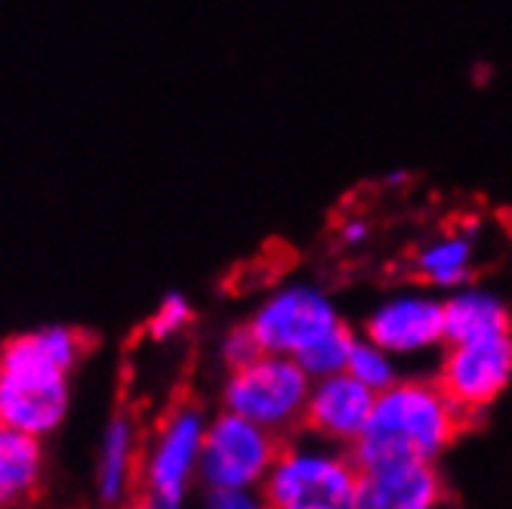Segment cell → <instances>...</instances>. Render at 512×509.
Returning <instances> with one entry per match:
<instances>
[{"mask_svg":"<svg viewBox=\"0 0 512 509\" xmlns=\"http://www.w3.org/2000/svg\"><path fill=\"white\" fill-rule=\"evenodd\" d=\"M90 337L71 324H38L0 340V426L47 442L75 405V374Z\"/></svg>","mask_w":512,"mask_h":509,"instance_id":"6da1fadb","label":"cell"},{"mask_svg":"<svg viewBox=\"0 0 512 509\" xmlns=\"http://www.w3.org/2000/svg\"><path fill=\"white\" fill-rule=\"evenodd\" d=\"M466 417L448 402L435 380H395L377 395L371 423L349 448L358 469L398 460L435 463L463 432Z\"/></svg>","mask_w":512,"mask_h":509,"instance_id":"7a4b0ae2","label":"cell"},{"mask_svg":"<svg viewBox=\"0 0 512 509\" xmlns=\"http://www.w3.org/2000/svg\"><path fill=\"white\" fill-rule=\"evenodd\" d=\"M355 488L352 454L309 435L281 445L260 491L269 509H352Z\"/></svg>","mask_w":512,"mask_h":509,"instance_id":"3957f363","label":"cell"},{"mask_svg":"<svg viewBox=\"0 0 512 509\" xmlns=\"http://www.w3.org/2000/svg\"><path fill=\"white\" fill-rule=\"evenodd\" d=\"M312 377L300 368L297 358L260 352L244 365L226 371L219 386V411L238 414L256 426L287 439L303 429Z\"/></svg>","mask_w":512,"mask_h":509,"instance_id":"277c9868","label":"cell"},{"mask_svg":"<svg viewBox=\"0 0 512 509\" xmlns=\"http://www.w3.org/2000/svg\"><path fill=\"white\" fill-rule=\"evenodd\" d=\"M244 324L260 352L300 358L315 343L340 331L346 321L337 303L318 284L294 281L269 290L244 318Z\"/></svg>","mask_w":512,"mask_h":509,"instance_id":"5b68a950","label":"cell"},{"mask_svg":"<svg viewBox=\"0 0 512 509\" xmlns=\"http://www.w3.org/2000/svg\"><path fill=\"white\" fill-rule=\"evenodd\" d=\"M210 414L198 402H179L155 423L142 442L139 494L189 503L204 451V432Z\"/></svg>","mask_w":512,"mask_h":509,"instance_id":"8992f818","label":"cell"},{"mask_svg":"<svg viewBox=\"0 0 512 509\" xmlns=\"http://www.w3.org/2000/svg\"><path fill=\"white\" fill-rule=\"evenodd\" d=\"M284 439L238 414L216 411L207 420L198 485L201 488H263Z\"/></svg>","mask_w":512,"mask_h":509,"instance_id":"52a82bcc","label":"cell"},{"mask_svg":"<svg viewBox=\"0 0 512 509\" xmlns=\"http://www.w3.org/2000/svg\"><path fill=\"white\" fill-rule=\"evenodd\" d=\"M435 383L463 417L488 411L512 383V331L448 343Z\"/></svg>","mask_w":512,"mask_h":509,"instance_id":"ba28073f","label":"cell"},{"mask_svg":"<svg viewBox=\"0 0 512 509\" xmlns=\"http://www.w3.org/2000/svg\"><path fill=\"white\" fill-rule=\"evenodd\" d=\"M361 337L392 358L432 352L445 346V303L426 290L386 297L364 318Z\"/></svg>","mask_w":512,"mask_h":509,"instance_id":"9c48e42d","label":"cell"},{"mask_svg":"<svg viewBox=\"0 0 512 509\" xmlns=\"http://www.w3.org/2000/svg\"><path fill=\"white\" fill-rule=\"evenodd\" d=\"M377 392L361 386L352 374H334L312 380L303 429L318 442L352 448L371 423Z\"/></svg>","mask_w":512,"mask_h":509,"instance_id":"30bf717a","label":"cell"},{"mask_svg":"<svg viewBox=\"0 0 512 509\" xmlns=\"http://www.w3.org/2000/svg\"><path fill=\"white\" fill-rule=\"evenodd\" d=\"M142 442V426L127 408H118L102 423L93 457V494L102 509H124L136 497Z\"/></svg>","mask_w":512,"mask_h":509,"instance_id":"8fae6325","label":"cell"},{"mask_svg":"<svg viewBox=\"0 0 512 509\" xmlns=\"http://www.w3.org/2000/svg\"><path fill=\"white\" fill-rule=\"evenodd\" d=\"M445 482L435 463L398 460L358 469L352 509H442Z\"/></svg>","mask_w":512,"mask_h":509,"instance_id":"7c38bea8","label":"cell"},{"mask_svg":"<svg viewBox=\"0 0 512 509\" xmlns=\"http://www.w3.org/2000/svg\"><path fill=\"white\" fill-rule=\"evenodd\" d=\"M47 479L44 442L0 426V509H25Z\"/></svg>","mask_w":512,"mask_h":509,"instance_id":"4fadbf2b","label":"cell"},{"mask_svg":"<svg viewBox=\"0 0 512 509\" xmlns=\"http://www.w3.org/2000/svg\"><path fill=\"white\" fill-rule=\"evenodd\" d=\"M411 275L435 290H460L472 284L475 275V235L469 229H454L429 238L417 247L411 260Z\"/></svg>","mask_w":512,"mask_h":509,"instance_id":"5bb4252c","label":"cell"},{"mask_svg":"<svg viewBox=\"0 0 512 509\" xmlns=\"http://www.w3.org/2000/svg\"><path fill=\"white\" fill-rule=\"evenodd\" d=\"M442 303H445V346L512 331L509 306L485 287L466 284L460 290H451Z\"/></svg>","mask_w":512,"mask_h":509,"instance_id":"9a60e30c","label":"cell"},{"mask_svg":"<svg viewBox=\"0 0 512 509\" xmlns=\"http://www.w3.org/2000/svg\"><path fill=\"white\" fill-rule=\"evenodd\" d=\"M195 324V306L186 294L170 290L164 294L155 309L145 318V340L152 343H170L179 340L182 334H189V327Z\"/></svg>","mask_w":512,"mask_h":509,"instance_id":"2e32d148","label":"cell"},{"mask_svg":"<svg viewBox=\"0 0 512 509\" xmlns=\"http://www.w3.org/2000/svg\"><path fill=\"white\" fill-rule=\"evenodd\" d=\"M355 340H358V334L352 331L349 324H343L340 331H334L331 337H324L321 343H315L309 352H303V355L297 358V361H300V368H303L312 380L343 374L346 365H349V355H352Z\"/></svg>","mask_w":512,"mask_h":509,"instance_id":"e0dca14e","label":"cell"},{"mask_svg":"<svg viewBox=\"0 0 512 509\" xmlns=\"http://www.w3.org/2000/svg\"><path fill=\"white\" fill-rule=\"evenodd\" d=\"M346 374H352L361 386H368L371 392L380 395L398 380V365H395V358L389 352H383L380 346L358 337L355 346H352V355H349Z\"/></svg>","mask_w":512,"mask_h":509,"instance_id":"ac0fdd59","label":"cell"},{"mask_svg":"<svg viewBox=\"0 0 512 509\" xmlns=\"http://www.w3.org/2000/svg\"><path fill=\"white\" fill-rule=\"evenodd\" d=\"M201 509H269L260 488H201Z\"/></svg>","mask_w":512,"mask_h":509,"instance_id":"d6986e66","label":"cell"},{"mask_svg":"<svg viewBox=\"0 0 512 509\" xmlns=\"http://www.w3.org/2000/svg\"><path fill=\"white\" fill-rule=\"evenodd\" d=\"M256 355H260V346H256V340L250 337L244 321L241 324H232L229 331L223 334V340H219V361H223L226 371L244 365V361H250Z\"/></svg>","mask_w":512,"mask_h":509,"instance_id":"ffe728a7","label":"cell"},{"mask_svg":"<svg viewBox=\"0 0 512 509\" xmlns=\"http://www.w3.org/2000/svg\"><path fill=\"white\" fill-rule=\"evenodd\" d=\"M368 235H371V229H368V223L361 220V216H355V220H346V223L340 226V241L349 244V247L364 244V241H368Z\"/></svg>","mask_w":512,"mask_h":509,"instance_id":"44dd1931","label":"cell"},{"mask_svg":"<svg viewBox=\"0 0 512 509\" xmlns=\"http://www.w3.org/2000/svg\"><path fill=\"white\" fill-rule=\"evenodd\" d=\"M133 509H189V503H173V500H161V497H149V494H139Z\"/></svg>","mask_w":512,"mask_h":509,"instance_id":"7402d4cb","label":"cell"}]
</instances>
